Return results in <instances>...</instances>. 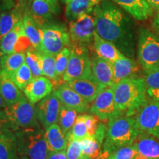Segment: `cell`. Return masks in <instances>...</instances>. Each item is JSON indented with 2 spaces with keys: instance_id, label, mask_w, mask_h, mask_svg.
<instances>
[{
  "instance_id": "cell-1",
  "label": "cell",
  "mask_w": 159,
  "mask_h": 159,
  "mask_svg": "<svg viewBox=\"0 0 159 159\" xmlns=\"http://www.w3.org/2000/svg\"><path fill=\"white\" fill-rule=\"evenodd\" d=\"M93 14L97 34L114 43L124 55L134 56V38L131 20L108 1H102L95 6Z\"/></svg>"
},
{
  "instance_id": "cell-2",
  "label": "cell",
  "mask_w": 159,
  "mask_h": 159,
  "mask_svg": "<svg viewBox=\"0 0 159 159\" xmlns=\"http://www.w3.org/2000/svg\"><path fill=\"white\" fill-rule=\"evenodd\" d=\"M115 102L122 115L134 116L147 99L145 79L135 76L126 78L112 85Z\"/></svg>"
},
{
  "instance_id": "cell-3",
  "label": "cell",
  "mask_w": 159,
  "mask_h": 159,
  "mask_svg": "<svg viewBox=\"0 0 159 159\" xmlns=\"http://www.w3.org/2000/svg\"><path fill=\"white\" fill-rule=\"evenodd\" d=\"M102 150L110 152L134 143L139 131L134 116L119 115L108 122Z\"/></svg>"
},
{
  "instance_id": "cell-4",
  "label": "cell",
  "mask_w": 159,
  "mask_h": 159,
  "mask_svg": "<svg viewBox=\"0 0 159 159\" xmlns=\"http://www.w3.org/2000/svg\"><path fill=\"white\" fill-rule=\"evenodd\" d=\"M18 155L21 159H46L49 149L45 131L40 128L20 129L15 132Z\"/></svg>"
},
{
  "instance_id": "cell-5",
  "label": "cell",
  "mask_w": 159,
  "mask_h": 159,
  "mask_svg": "<svg viewBox=\"0 0 159 159\" xmlns=\"http://www.w3.org/2000/svg\"><path fill=\"white\" fill-rule=\"evenodd\" d=\"M139 64L148 73L159 69V37L146 28L139 31L138 39Z\"/></svg>"
},
{
  "instance_id": "cell-6",
  "label": "cell",
  "mask_w": 159,
  "mask_h": 159,
  "mask_svg": "<svg viewBox=\"0 0 159 159\" xmlns=\"http://www.w3.org/2000/svg\"><path fill=\"white\" fill-rule=\"evenodd\" d=\"M40 30L41 43L38 51L56 56L63 49L70 46L69 32L63 25L48 22L40 27Z\"/></svg>"
},
{
  "instance_id": "cell-7",
  "label": "cell",
  "mask_w": 159,
  "mask_h": 159,
  "mask_svg": "<svg viewBox=\"0 0 159 159\" xmlns=\"http://www.w3.org/2000/svg\"><path fill=\"white\" fill-rule=\"evenodd\" d=\"M70 48L69 63L63 77L65 83L84 78L91 75V59L85 45L72 43Z\"/></svg>"
},
{
  "instance_id": "cell-8",
  "label": "cell",
  "mask_w": 159,
  "mask_h": 159,
  "mask_svg": "<svg viewBox=\"0 0 159 159\" xmlns=\"http://www.w3.org/2000/svg\"><path fill=\"white\" fill-rule=\"evenodd\" d=\"M5 111L15 132L20 129L41 127L37 119L34 105L26 97L14 104L6 106Z\"/></svg>"
},
{
  "instance_id": "cell-9",
  "label": "cell",
  "mask_w": 159,
  "mask_h": 159,
  "mask_svg": "<svg viewBox=\"0 0 159 159\" xmlns=\"http://www.w3.org/2000/svg\"><path fill=\"white\" fill-rule=\"evenodd\" d=\"M134 117L139 132L159 139V102L147 99Z\"/></svg>"
},
{
  "instance_id": "cell-10",
  "label": "cell",
  "mask_w": 159,
  "mask_h": 159,
  "mask_svg": "<svg viewBox=\"0 0 159 159\" xmlns=\"http://www.w3.org/2000/svg\"><path fill=\"white\" fill-rule=\"evenodd\" d=\"M89 111L91 114L95 115L99 120L103 122H108L110 119L122 115L115 102L112 86L106 87L97 95Z\"/></svg>"
},
{
  "instance_id": "cell-11",
  "label": "cell",
  "mask_w": 159,
  "mask_h": 159,
  "mask_svg": "<svg viewBox=\"0 0 159 159\" xmlns=\"http://www.w3.org/2000/svg\"><path fill=\"white\" fill-rule=\"evenodd\" d=\"M69 32L72 43L83 45L91 43L96 32V21L93 11L71 21Z\"/></svg>"
},
{
  "instance_id": "cell-12",
  "label": "cell",
  "mask_w": 159,
  "mask_h": 159,
  "mask_svg": "<svg viewBox=\"0 0 159 159\" xmlns=\"http://www.w3.org/2000/svg\"><path fill=\"white\" fill-rule=\"evenodd\" d=\"M61 105L58 97L52 92L35 105L37 119L43 130H46L51 125L57 124Z\"/></svg>"
},
{
  "instance_id": "cell-13",
  "label": "cell",
  "mask_w": 159,
  "mask_h": 159,
  "mask_svg": "<svg viewBox=\"0 0 159 159\" xmlns=\"http://www.w3.org/2000/svg\"><path fill=\"white\" fill-rule=\"evenodd\" d=\"M52 81L44 76L34 77L23 89V93L32 104H37L54 91Z\"/></svg>"
},
{
  "instance_id": "cell-14",
  "label": "cell",
  "mask_w": 159,
  "mask_h": 159,
  "mask_svg": "<svg viewBox=\"0 0 159 159\" xmlns=\"http://www.w3.org/2000/svg\"><path fill=\"white\" fill-rule=\"evenodd\" d=\"M53 92L58 97L62 105L67 108L73 109L77 113H85L89 111V103L67 83L57 86Z\"/></svg>"
},
{
  "instance_id": "cell-15",
  "label": "cell",
  "mask_w": 159,
  "mask_h": 159,
  "mask_svg": "<svg viewBox=\"0 0 159 159\" xmlns=\"http://www.w3.org/2000/svg\"><path fill=\"white\" fill-rule=\"evenodd\" d=\"M73 90L76 91L89 103L92 102L99 93L106 86L99 82L91 74L90 76L84 78L75 80L69 83H66Z\"/></svg>"
},
{
  "instance_id": "cell-16",
  "label": "cell",
  "mask_w": 159,
  "mask_h": 159,
  "mask_svg": "<svg viewBox=\"0 0 159 159\" xmlns=\"http://www.w3.org/2000/svg\"><path fill=\"white\" fill-rule=\"evenodd\" d=\"M137 151L136 159H159V139L139 132L132 144Z\"/></svg>"
},
{
  "instance_id": "cell-17",
  "label": "cell",
  "mask_w": 159,
  "mask_h": 159,
  "mask_svg": "<svg viewBox=\"0 0 159 159\" xmlns=\"http://www.w3.org/2000/svg\"><path fill=\"white\" fill-rule=\"evenodd\" d=\"M57 7L45 0H31L30 11L27 13L41 27L48 23L49 20L57 13Z\"/></svg>"
},
{
  "instance_id": "cell-18",
  "label": "cell",
  "mask_w": 159,
  "mask_h": 159,
  "mask_svg": "<svg viewBox=\"0 0 159 159\" xmlns=\"http://www.w3.org/2000/svg\"><path fill=\"white\" fill-rule=\"evenodd\" d=\"M0 96L7 106L25 97L24 93L13 82L11 75L2 70L0 71Z\"/></svg>"
},
{
  "instance_id": "cell-19",
  "label": "cell",
  "mask_w": 159,
  "mask_h": 159,
  "mask_svg": "<svg viewBox=\"0 0 159 159\" xmlns=\"http://www.w3.org/2000/svg\"><path fill=\"white\" fill-rule=\"evenodd\" d=\"M91 74L106 87L114 85V71L112 64L96 55L91 60Z\"/></svg>"
},
{
  "instance_id": "cell-20",
  "label": "cell",
  "mask_w": 159,
  "mask_h": 159,
  "mask_svg": "<svg viewBox=\"0 0 159 159\" xmlns=\"http://www.w3.org/2000/svg\"><path fill=\"white\" fill-rule=\"evenodd\" d=\"M93 41L95 52L97 56L111 63H114L115 61L125 56L114 43L102 39L96 32L94 35Z\"/></svg>"
},
{
  "instance_id": "cell-21",
  "label": "cell",
  "mask_w": 159,
  "mask_h": 159,
  "mask_svg": "<svg viewBox=\"0 0 159 159\" xmlns=\"http://www.w3.org/2000/svg\"><path fill=\"white\" fill-rule=\"evenodd\" d=\"M111 64L114 71V85L128 77L136 76L140 69L136 61L126 56Z\"/></svg>"
},
{
  "instance_id": "cell-22",
  "label": "cell",
  "mask_w": 159,
  "mask_h": 159,
  "mask_svg": "<svg viewBox=\"0 0 159 159\" xmlns=\"http://www.w3.org/2000/svg\"><path fill=\"white\" fill-rule=\"evenodd\" d=\"M127 13L139 21L147 19L152 14V8L146 0H114Z\"/></svg>"
},
{
  "instance_id": "cell-23",
  "label": "cell",
  "mask_w": 159,
  "mask_h": 159,
  "mask_svg": "<svg viewBox=\"0 0 159 159\" xmlns=\"http://www.w3.org/2000/svg\"><path fill=\"white\" fill-rule=\"evenodd\" d=\"M24 34H25V33L21 20L0 40V51L5 55L15 52L16 47Z\"/></svg>"
},
{
  "instance_id": "cell-24",
  "label": "cell",
  "mask_w": 159,
  "mask_h": 159,
  "mask_svg": "<svg viewBox=\"0 0 159 159\" xmlns=\"http://www.w3.org/2000/svg\"><path fill=\"white\" fill-rule=\"evenodd\" d=\"M45 131V137L50 151H60L66 149L68 142L57 124L51 125Z\"/></svg>"
},
{
  "instance_id": "cell-25",
  "label": "cell",
  "mask_w": 159,
  "mask_h": 159,
  "mask_svg": "<svg viewBox=\"0 0 159 159\" xmlns=\"http://www.w3.org/2000/svg\"><path fill=\"white\" fill-rule=\"evenodd\" d=\"M94 9L90 0H71L66 4L65 15L69 21L77 20L85 13H91Z\"/></svg>"
},
{
  "instance_id": "cell-26",
  "label": "cell",
  "mask_w": 159,
  "mask_h": 159,
  "mask_svg": "<svg viewBox=\"0 0 159 159\" xmlns=\"http://www.w3.org/2000/svg\"><path fill=\"white\" fill-rule=\"evenodd\" d=\"M22 23L25 35L28 38L32 46L39 50L41 43V35L40 27L36 25L33 18L27 12H25L22 17Z\"/></svg>"
},
{
  "instance_id": "cell-27",
  "label": "cell",
  "mask_w": 159,
  "mask_h": 159,
  "mask_svg": "<svg viewBox=\"0 0 159 159\" xmlns=\"http://www.w3.org/2000/svg\"><path fill=\"white\" fill-rule=\"evenodd\" d=\"M80 147L82 150L83 159L95 158L102 152L103 142L95 136L85 137L78 140Z\"/></svg>"
},
{
  "instance_id": "cell-28",
  "label": "cell",
  "mask_w": 159,
  "mask_h": 159,
  "mask_svg": "<svg viewBox=\"0 0 159 159\" xmlns=\"http://www.w3.org/2000/svg\"><path fill=\"white\" fill-rule=\"evenodd\" d=\"M0 159H19L15 132L9 133L0 138Z\"/></svg>"
},
{
  "instance_id": "cell-29",
  "label": "cell",
  "mask_w": 159,
  "mask_h": 159,
  "mask_svg": "<svg viewBox=\"0 0 159 159\" xmlns=\"http://www.w3.org/2000/svg\"><path fill=\"white\" fill-rule=\"evenodd\" d=\"M22 17L21 12L17 10L3 11L0 13V40L22 20Z\"/></svg>"
},
{
  "instance_id": "cell-30",
  "label": "cell",
  "mask_w": 159,
  "mask_h": 159,
  "mask_svg": "<svg viewBox=\"0 0 159 159\" xmlns=\"http://www.w3.org/2000/svg\"><path fill=\"white\" fill-rule=\"evenodd\" d=\"M26 52H13L3 55L1 59V70L11 75L25 62Z\"/></svg>"
},
{
  "instance_id": "cell-31",
  "label": "cell",
  "mask_w": 159,
  "mask_h": 159,
  "mask_svg": "<svg viewBox=\"0 0 159 159\" xmlns=\"http://www.w3.org/2000/svg\"><path fill=\"white\" fill-rule=\"evenodd\" d=\"M62 104V103H61ZM77 117V112L73 109L69 108L61 105L60 110L58 123L63 134L66 136L69 131H71Z\"/></svg>"
},
{
  "instance_id": "cell-32",
  "label": "cell",
  "mask_w": 159,
  "mask_h": 159,
  "mask_svg": "<svg viewBox=\"0 0 159 159\" xmlns=\"http://www.w3.org/2000/svg\"><path fill=\"white\" fill-rule=\"evenodd\" d=\"M38 54L41 61L43 76L51 80L55 85V83H57V77L55 73V56L40 51H38Z\"/></svg>"
},
{
  "instance_id": "cell-33",
  "label": "cell",
  "mask_w": 159,
  "mask_h": 159,
  "mask_svg": "<svg viewBox=\"0 0 159 159\" xmlns=\"http://www.w3.org/2000/svg\"><path fill=\"white\" fill-rule=\"evenodd\" d=\"M147 94L150 99L159 102V69L146 73Z\"/></svg>"
},
{
  "instance_id": "cell-34",
  "label": "cell",
  "mask_w": 159,
  "mask_h": 159,
  "mask_svg": "<svg viewBox=\"0 0 159 159\" xmlns=\"http://www.w3.org/2000/svg\"><path fill=\"white\" fill-rule=\"evenodd\" d=\"M71 48L69 46L63 49L55 56V73L57 83H60L61 81H63V77L68 66Z\"/></svg>"
},
{
  "instance_id": "cell-35",
  "label": "cell",
  "mask_w": 159,
  "mask_h": 159,
  "mask_svg": "<svg viewBox=\"0 0 159 159\" xmlns=\"http://www.w3.org/2000/svg\"><path fill=\"white\" fill-rule=\"evenodd\" d=\"M88 136H89L88 128L85 124L83 114H81L77 117L72 128L71 131H69L66 134V138L67 139V142H69V141L73 140V139L80 140V139Z\"/></svg>"
},
{
  "instance_id": "cell-36",
  "label": "cell",
  "mask_w": 159,
  "mask_h": 159,
  "mask_svg": "<svg viewBox=\"0 0 159 159\" xmlns=\"http://www.w3.org/2000/svg\"><path fill=\"white\" fill-rule=\"evenodd\" d=\"M12 80L20 90L23 91L25 86L34 78L30 69L25 63L20 68L11 75Z\"/></svg>"
},
{
  "instance_id": "cell-37",
  "label": "cell",
  "mask_w": 159,
  "mask_h": 159,
  "mask_svg": "<svg viewBox=\"0 0 159 159\" xmlns=\"http://www.w3.org/2000/svg\"><path fill=\"white\" fill-rule=\"evenodd\" d=\"M25 63L30 69L33 77H38L43 76L41 66V61H40L38 50H36V49L32 48L26 52Z\"/></svg>"
},
{
  "instance_id": "cell-38",
  "label": "cell",
  "mask_w": 159,
  "mask_h": 159,
  "mask_svg": "<svg viewBox=\"0 0 159 159\" xmlns=\"http://www.w3.org/2000/svg\"><path fill=\"white\" fill-rule=\"evenodd\" d=\"M137 151L134 145H127L111 152L108 159H136Z\"/></svg>"
},
{
  "instance_id": "cell-39",
  "label": "cell",
  "mask_w": 159,
  "mask_h": 159,
  "mask_svg": "<svg viewBox=\"0 0 159 159\" xmlns=\"http://www.w3.org/2000/svg\"><path fill=\"white\" fill-rule=\"evenodd\" d=\"M66 152L67 159H83L82 150L80 147L78 140L76 139H73L68 142Z\"/></svg>"
},
{
  "instance_id": "cell-40",
  "label": "cell",
  "mask_w": 159,
  "mask_h": 159,
  "mask_svg": "<svg viewBox=\"0 0 159 159\" xmlns=\"http://www.w3.org/2000/svg\"><path fill=\"white\" fill-rule=\"evenodd\" d=\"M15 132L5 109L0 110V138L9 133Z\"/></svg>"
},
{
  "instance_id": "cell-41",
  "label": "cell",
  "mask_w": 159,
  "mask_h": 159,
  "mask_svg": "<svg viewBox=\"0 0 159 159\" xmlns=\"http://www.w3.org/2000/svg\"><path fill=\"white\" fill-rule=\"evenodd\" d=\"M83 116H84L85 124L88 128L89 136H94L100 124L99 118L93 114H83Z\"/></svg>"
},
{
  "instance_id": "cell-42",
  "label": "cell",
  "mask_w": 159,
  "mask_h": 159,
  "mask_svg": "<svg viewBox=\"0 0 159 159\" xmlns=\"http://www.w3.org/2000/svg\"><path fill=\"white\" fill-rule=\"evenodd\" d=\"M46 159H67L66 150L60 151H50Z\"/></svg>"
},
{
  "instance_id": "cell-43",
  "label": "cell",
  "mask_w": 159,
  "mask_h": 159,
  "mask_svg": "<svg viewBox=\"0 0 159 159\" xmlns=\"http://www.w3.org/2000/svg\"><path fill=\"white\" fill-rule=\"evenodd\" d=\"M109 156H110V152L107 150H102L100 155H99L97 157L95 158H85V159H108Z\"/></svg>"
},
{
  "instance_id": "cell-44",
  "label": "cell",
  "mask_w": 159,
  "mask_h": 159,
  "mask_svg": "<svg viewBox=\"0 0 159 159\" xmlns=\"http://www.w3.org/2000/svg\"><path fill=\"white\" fill-rule=\"evenodd\" d=\"M148 2L152 9L159 10V0H148Z\"/></svg>"
},
{
  "instance_id": "cell-45",
  "label": "cell",
  "mask_w": 159,
  "mask_h": 159,
  "mask_svg": "<svg viewBox=\"0 0 159 159\" xmlns=\"http://www.w3.org/2000/svg\"><path fill=\"white\" fill-rule=\"evenodd\" d=\"M153 25L159 33V13H158V14L156 15V16L155 17L153 21Z\"/></svg>"
},
{
  "instance_id": "cell-46",
  "label": "cell",
  "mask_w": 159,
  "mask_h": 159,
  "mask_svg": "<svg viewBox=\"0 0 159 159\" xmlns=\"http://www.w3.org/2000/svg\"><path fill=\"white\" fill-rule=\"evenodd\" d=\"M6 105L5 101L3 100L1 96H0V110H2V109H5L6 108Z\"/></svg>"
},
{
  "instance_id": "cell-47",
  "label": "cell",
  "mask_w": 159,
  "mask_h": 159,
  "mask_svg": "<svg viewBox=\"0 0 159 159\" xmlns=\"http://www.w3.org/2000/svg\"><path fill=\"white\" fill-rule=\"evenodd\" d=\"M91 5H92L93 7H95V6L99 5V3H101L102 2V0H90Z\"/></svg>"
},
{
  "instance_id": "cell-48",
  "label": "cell",
  "mask_w": 159,
  "mask_h": 159,
  "mask_svg": "<svg viewBox=\"0 0 159 159\" xmlns=\"http://www.w3.org/2000/svg\"><path fill=\"white\" fill-rule=\"evenodd\" d=\"M45 1H47V2H49L52 3L53 5L58 6V5H57V0H45Z\"/></svg>"
},
{
  "instance_id": "cell-49",
  "label": "cell",
  "mask_w": 159,
  "mask_h": 159,
  "mask_svg": "<svg viewBox=\"0 0 159 159\" xmlns=\"http://www.w3.org/2000/svg\"><path fill=\"white\" fill-rule=\"evenodd\" d=\"M4 53L2 52V51H0V71H1V59H2V57L3 56Z\"/></svg>"
},
{
  "instance_id": "cell-50",
  "label": "cell",
  "mask_w": 159,
  "mask_h": 159,
  "mask_svg": "<svg viewBox=\"0 0 159 159\" xmlns=\"http://www.w3.org/2000/svg\"><path fill=\"white\" fill-rule=\"evenodd\" d=\"M61 1H62L63 2L67 4V3H69L70 1H71V0H61Z\"/></svg>"
},
{
  "instance_id": "cell-51",
  "label": "cell",
  "mask_w": 159,
  "mask_h": 159,
  "mask_svg": "<svg viewBox=\"0 0 159 159\" xmlns=\"http://www.w3.org/2000/svg\"><path fill=\"white\" fill-rule=\"evenodd\" d=\"M146 1H147V2H148V0H146Z\"/></svg>"
},
{
  "instance_id": "cell-52",
  "label": "cell",
  "mask_w": 159,
  "mask_h": 159,
  "mask_svg": "<svg viewBox=\"0 0 159 159\" xmlns=\"http://www.w3.org/2000/svg\"><path fill=\"white\" fill-rule=\"evenodd\" d=\"M19 159H21V158H19Z\"/></svg>"
}]
</instances>
